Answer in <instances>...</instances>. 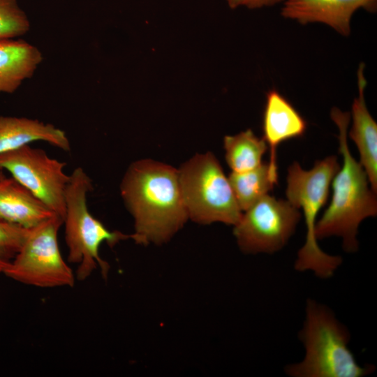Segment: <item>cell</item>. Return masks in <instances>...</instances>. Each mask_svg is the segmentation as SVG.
<instances>
[{
    "label": "cell",
    "instance_id": "cell-2",
    "mask_svg": "<svg viewBox=\"0 0 377 377\" xmlns=\"http://www.w3.org/2000/svg\"><path fill=\"white\" fill-rule=\"evenodd\" d=\"M330 117L339 128V151L343 157V165L332 180L331 202L317 221L316 236L318 240L339 237L344 251L352 253L359 249L357 236L360 223L377 214L376 193L371 188L364 169L348 147L350 112L334 107Z\"/></svg>",
    "mask_w": 377,
    "mask_h": 377
},
{
    "label": "cell",
    "instance_id": "cell-5",
    "mask_svg": "<svg viewBox=\"0 0 377 377\" xmlns=\"http://www.w3.org/2000/svg\"><path fill=\"white\" fill-rule=\"evenodd\" d=\"M93 189L89 176L81 167L75 168L70 175L65 196V242L68 249V262L77 265L76 280L84 281L94 270L100 268L106 277L108 263L99 254L101 245L105 242L114 246L132 235L109 230L89 212L88 193Z\"/></svg>",
    "mask_w": 377,
    "mask_h": 377
},
{
    "label": "cell",
    "instance_id": "cell-6",
    "mask_svg": "<svg viewBox=\"0 0 377 377\" xmlns=\"http://www.w3.org/2000/svg\"><path fill=\"white\" fill-rule=\"evenodd\" d=\"M178 173L189 219L202 224L237 223L242 211L228 178L211 152L194 156L183 164Z\"/></svg>",
    "mask_w": 377,
    "mask_h": 377
},
{
    "label": "cell",
    "instance_id": "cell-8",
    "mask_svg": "<svg viewBox=\"0 0 377 377\" xmlns=\"http://www.w3.org/2000/svg\"><path fill=\"white\" fill-rule=\"evenodd\" d=\"M233 234L240 250L247 254H273L281 251L295 233L300 209L288 200L267 194L244 211Z\"/></svg>",
    "mask_w": 377,
    "mask_h": 377
},
{
    "label": "cell",
    "instance_id": "cell-20",
    "mask_svg": "<svg viewBox=\"0 0 377 377\" xmlns=\"http://www.w3.org/2000/svg\"><path fill=\"white\" fill-rule=\"evenodd\" d=\"M231 8L238 6H246L249 8H260L265 6H271L281 3L283 0H226Z\"/></svg>",
    "mask_w": 377,
    "mask_h": 377
},
{
    "label": "cell",
    "instance_id": "cell-11",
    "mask_svg": "<svg viewBox=\"0 0 377 377\" xmlns=\"http://www.w3.org/2000/svg\"><path fill=\"white\" fill-rule=\"evenodd\" d=\"M307 124L293 104L275 89L266 94L263 117V138L270 149L268 162L272 173L278 176L276 149L282 142L300 138Z\"/></svg>",
    "mask_w": 377,
    "mask_h": 377
},
{
    "label": "cell",
    "instance_id": "cell-14",
    "mask_svg": "<svg viewBox=\"0 0 377 377\" xmlns=\"http://www.w3.org/2000/svg\"><path fill=\"white\" fill-rule=\"evenodd\" d=\"M35 141H43L65 151L71 150L66 133L50 124L27 117L0 116V154Z\"/></svg>",
    "mask_w": 377,
    "mask_h": 377
},
{
    "label": "cell",
    "instance_id": "cell-1",
    "mask_svg": "<svg viewBox=\"0 0 377 377\" xmlns=\"http://www.w3.org/2000/svg\"><path fill=\"white\" fill-rule=\"evenodd\" d=\"M124 204L134 219L136 244H161L188 219L178 170L150 159L134 161L120 184Z\"/></svg>",
    "mask_w": 377,
    "mask_h": 377
},
{
    "label": "cell",
    "instance_id": "cell-7",
    "mask_svg": "<svg viewBox=\"0 0 377 377\" xmlns=\"http://www.w3.org/2000/svg\"><path fill=\"white\" fill-rule=\"evenodd\" d=\"M62 225L63 219L54 215L30 228L3 274L38 288L73 286L75 274L63 258L58 242Z\"/></svg>",
    "mask_w": 377,
    "mask_h": 377
},
{
    "label": "cell",
    "instance_id": "cell-16",
    "mask_svg": "<svg viewBox=\"0 0 377 377\" xmlns=\"http://www.w3.org/2000/svg\"><path fill=\"white\" fill-rule=\"evenodd\" d=\"M226 160L234 172H244L260 165L267 149L264 138H258L251 129L223 140Z\"/></svg>",
    "mask_w": 377,
    "mask_h": 377
},
{
    "label": "cell",
    "instance_id": "cell-3",
    "mask_svg": "<svg viewBox=\"0 0 377 377\" xmlns=\"http://www.w3.org/2000/svg\"><path fill=\"white\" fill-rule=\"evenodd\" d=\"M304 349L300 362L287 364L290 377H364L373 374L374 364H360L349 348L347 327L327 305L308 298L304 319L298 332Z\"/></svg>",
    "mask_w": 377,
    "mask_h": 377
},
{
    "label": "cell",
    "instance_id": "cell-21",
    "mask_svg": "<svg viewBox=\"0 0 377 377\" xmlns=\"http://www.w3.org/2000/svg\"><path fill=\"white\" fill-rule=\"evenodd\" d=\"M2 172V170H0V175L3 173Z\"/></svg>",
    "mask_w": 377,
    "mask_h": 377
},
{
    "label": "cell",
    "instance_id": "cell-19",
    "mask_svg": "<svg viewBox=\"0 0 377 377\" xmlns=\"http://www.w3.org/2000/svg\"><path fill=\"white\" fill-rule=\"evenodd\" d=\"M29 229L0 219V274H3L12 262Z\"/></svg>",
    "mask_w": 377,
    "mask_h": 377
},
{
    "label": "cell",
    "instance_id": "cell-9",
    "mask_svg": "<svg viewBox=\"0 0 377 377\" xmlns=\"http://www.w3.org/2000/svg\"><path fill=\"white\" fill-rule=\"evenodd\" d=\"M66 165L30 145L0 154V170H7L63 221L70 179Z\"/></svg>",
    "mask_w": 377,
    "mask_h": 377
},
{
    "label": "cell",
    "instance_id": "cell-17",
    "mask_svg": "<svg viewBox=\"0 0 377 377\" xmlns=\"http://www.w3.org/2000/svg\"><path fill=\"white\" fill-rule=\"evenodd\" d=\"M228 179L242 211H246L268 194L278 183V177L272 173L268 163H263L249 171L232 172Z\"/></svg>",
    "mask_w": 377,
    "mask_h": 377
},
{
    "label": "cell",
    "instance_id": "cell-10",
    "mask_svg": "<svg viewBox=\"0 0 377 377\" xmlns=\"http://www.w3.org/2000/svg\"><path fill=\"white\" fill-rule=\"evenodd\" d=\"M360 8L374 13L377 0H286L281 15L302 24H325L339 34L348 36L352 17Z\"/></svg>",
    "mask_w": 377,
    "mask_h": 377
},
{
    "label": "cell",
    "instance_id": "cell-15",
    "mask_svg": "<svg viewBox=\"0 0 377 377\" xmlns=\"http://www.w3.org/2000/svg\"><path fill=\"white\" fill-rule=\"evenodd\" d=\"M43 61L40 51L23 40H0V93L12 94L32 77Z\"/></svg>",
    "mask_w": 377,
    "mask_h": 377
},
{
    "label": "cell",
    "instance_id": "cell-4",
    "mask_svg": "<svg viewBox=\"0 0 377 377\" xmlns=\"http://www.w3.org/2000/svg\"><path fill=\"white\" fill-rule=\"evenodd\" d=\"M339 168L337 157L329 156L316 161L309 170L296 161L288 169L287 200L302 209L306 225L305 242L297 252L294 268L311 272L320 279L333 276L343 263L341 256L323 251L316 236L317 215L327 202L332 180Z\"/></svg>",
    "mask_w": 377,
    "mask_h": 377
},
{
    "label": "cell",
    "instance_id": "cell-18",
    "mask_svg": "<svg viewBox=\"0 0 377 377\" xmlns=\"http://www.w3.org/2000/svg\"><path fill=\"white\" fill-rule=\"evenodd\" d=\"M29 28V20L17 0H0V40L21 36Z\"/></svg>",
    "mask_w": 377,
    "mask_h": 377
},
{
    "label": "cell",
    "instance_id": "cell-13",
    "mask_svg": "<svg viewBox=\"0 0 377 377\" xmlns=\"http://www.w3.org/2000/svg\"><path fill=\"white\" fill-rule=\"evenodd\" d=\"M57 215L12 176L0 175V219L31 228Z\"/></svg>",
    "mask_w": 377,
    "mask_h": 377
},
{
    "label": "cell",
    "instance_id": "cell-12",
    "mask_svg": "<svg viewBox=\"0 0 377 377\" xmlns=\"http://www.w3.org/2000/svg\"><path fill=\"white\" fill-rule=\"evenodd\" d=\"M364 63L359 65L357 77L358 96L352 104V126L349 137L355 143L371 189L377 192V124L369 113L364 98L367 80Z\"/></svg>",
    "mask_w": 377,
    "mask_h": 377
}]
</instances>
